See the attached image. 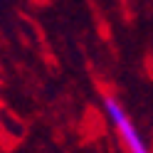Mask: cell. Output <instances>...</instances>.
Masks as SVG:
<instances>
[{
  "mask_svg": "<svg viewBox=\"0 0 153 153\" xmlns=\"http://www.w3.org/2000/svg\"><path fill=\"white\" fill-rule=\"evenodd\" d=\"M101 104H104V111H106L111 126L116 128V133H119V138L123 143V148H126V153H151L146 138L141 136V131H138L136 123L131 121V116L123 111L121 101L114 97V94H104Z\"/></svg>",
  "mask_w": 153,
  "mask_h": 153,
  "instance_id": "1",
  "label": "cell"
}]
</instances>
